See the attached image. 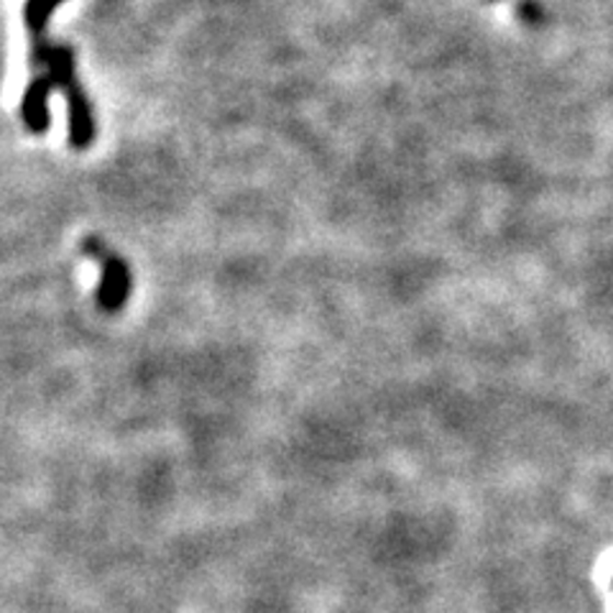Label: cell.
<instances>
[{"label":"cell","instance_id":"1","mask_svg":"<svg viewBox=\"0 0 613 613\" xmlns=\"http://www.w3.org/2000/svg\"><path fill=\"white\" fill-rule=\"evenodd\" d=\"M80 251L88 259L100 263V282H98V307L107 315H118L123 307L128 305L130 292H134V274L126 259H121L118 253H113L107 248L105 240L95 236H88L80 243Z\"/></svg>","mask_w":613,"mask_h":613},{"label":"cell","instance_id":"2","mask_svg":"<svg viewBox=\"0 0 613 613\" xmlns=\"http://www.w3.org/2000/svg\"><path fill=\"white\" fill-rule=\"evenodd\" d=\"M57 90L65 92L67 98V113H69V146L75 151H84L95 144L98 128H95V113H92L90 98L84 92L82 82L77 80V72L65 77V80L57 82Z\"/></svg>","mask_w":613,"mask_h":613},{"label":"cell","instance_id":"3","mask_svg":"<svg viewBox=\"0 0 613 613\" xmlns=\"http://www.w3.org/2000/svg\"><path fill=\"white\" fill-rule=\"evenodd\" d=\"M65 3V0H26L23 5V23L31 36V65L36 69H46L52 57L54 44L46 42V26H49L52 13Z\"/></svg>","mask_w":613,"mask_h":613},{"label":"cell","instance_id":"4","mask_svg":"<svg viewBox=\"0 0 613 613\" xmlns=\"http://www.w3.org/2000/svg\"><path fill=\"white\" fill-rule=\"evenodd\" d=\"M52 90H54V82H52L49 75L34 77V80L26 84V90H23L21 121H23V126H26L29 134L42 136V134H46V130H49Z\"/></svg>","mask_w":613,"mask_h":613},{"label":"cell","instance_id":"5","mask_svg":"<svg viewBox=\"0 0 613 613\" xmlns=\"http://www.w3.org/2000/svg\"><path fill=\"white\" fill-rule=\"evenodd\" d=\"M516 15L522 19V23H526V26H534V29L545 26L547 23V11L540 0H519Z\"/></svg>","mask_w":613,"mask_h":613},{"label":"cell","instance_id":"6","mask_svg":"<svg viewBox=\"0 0 613 613\" xmlns=\"http://www.w3.org/2000/svg\"><path fill=\"white\" fill-rule=\"evenodd\" d=\"M488 3H499V0H488Z\"/></svg>","mask_w":613,"mask_h":613}]
</instances>
